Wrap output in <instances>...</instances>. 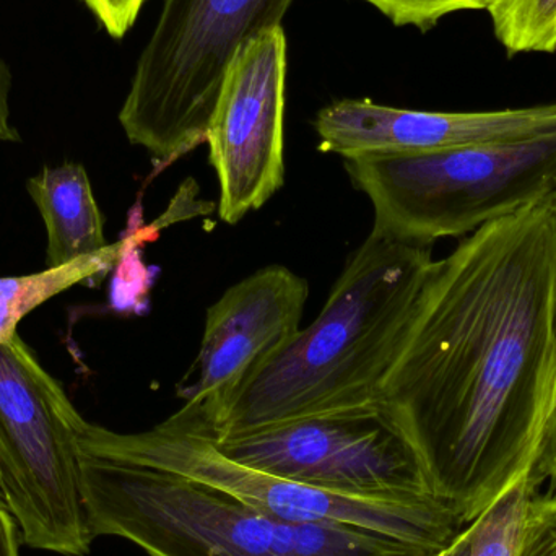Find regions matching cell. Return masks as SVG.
<instances>
[{
	"label": "cell",
	"instance_id": "1",
	"mask_svg": "<svg viewBox=\"0 0 556 556\" xmlns=\"http://www.w3.org/2000/svg\"><path fill=\"white\" fill-rule=\"evenodd\" d=\"M556 404V191L434 261L381 407L467 526L531 473Z\"/></svg>",
	"mask_w": 556,
	"mask_h": 556
},
{
	"label": "cell",
	"instance_id": "2",
	"mask_svg": "<svg viewBox=\"0 0 556 556\" xmlns=\"http://www.w3.org/2000/svg\"><path fill=\"white\" fill-rule=\"evenodd\" d=\"M431 247L371 231L350 256L319 316L260 366L204 425L212 438L381 405L427 278Z\"/></svg>",
	"mask_w": 556,
	"mask_h": 556
},
{
	"label": "cell",
	"instance_id": "3",
	"mask_svg": "<svg viewBox=\"0 0 556 556\" xmlns=\"http://www.w3.org/2000/svg\"><path fill=\"white\" fill-rule=\"evenodd\" d=\"M80 467L93 538L126 539L149 556L434 555L363 529L270 518L214 486L153 467L85 453Z\"/></svg>",
	"mask_w": 556,
	"mask_h": 556
},
{
	"label": "cell",
	"instance_id": "4",
	"mask_svg": "<svg viewBox=\"0 0 556 556\" xmlns=\"http://www.w3.org/2000/svg\"><path fill=\"white\" fill-rule=\"evenodd\" d=\"M375 211L372 231L431 247L464 238L556 191V136L414 155L343 159Z\"/></svg>",
	"mask_w": 556,
	"mask_h": 556
},
{
	"label": "cell",
	"instance_id": "5",
	"mask_svg": "<svg viewBox=\"0 0 556 556\" xmlns=\"http://www.w3.org/2000/svg\"><path fill=\"white\" fill-rule=\"evenodd\" d=\"M78 447L91 456L188 477L281 521L363 529L433 554L467 528L459 513L440 498H352L254 469L222 453L204 431L172 417L140 433H116L84 418Z\"/></svg>",
	"mask_w": 556,
	"mask_h": 556
},
{
	"label": "cell",
	"instance_id": "6",
	"mask_svg": "<svg viewBox=\"0 0 556 556\" xmlns=\"http://www.w3.org/2000/svg\"><path fill=\"white\" fill-rule=\"evenodd\" d=\"M293 0H165L119 113L127 139L160 166L207 142L225 75L250 39L280 26Z\"/></svg>",
	"mask_w": 556,
	"mask_h": 556
},
{
	"label": "cell",
	"instance_id": "7",
	"mask_svg": "<svg viewBox=\"0 0 556 556\" xmlns=\"http://www.w3.org/2000/svg\"><path fill=\"white\" fill-rule=\"evenodd\" d=\"M81 420L61 382L18 333L0 342V496L29 548L90 554Z\"/></svg>",
	"mask_w": 556,
	"mask_h": 556
},
{
	"label": "cell",
	"instance_id": "8",
	"mask_svg": "<svg viewBox=\"0 0 556 556\" xmlns=\"http://www.w3.org/2000/svg\"><path fill=\"white\" fill-rule=\"evenodd\" d=\"M212 440L238 463L337 495L386 502L438 498L410 441L381 405Z\"/></svg>",
	"mask_w": 556,
	"mask_h": 556
},
{
	"label": "cell",
	"instance_id": "9",
	"mask_svg": "<svg viewBox=\"0 0 556 556\" xmlns=\"http://www.w3.org/2000/svg\"><path fill=\"white\" fill-rule=\"evenodd\" d=\"M285 80L281 26L250 39L225 75L205 143L227 224L263 207L283 186Z\"/></svg>",
	"mask_w": 556,
	"mask_h": 556
},
{
	"label": "cell",
	"instance_id": "10",
	"mask_svg": "<svg viewBox=\"0 0 556 556\" xmlns=\"http://www.w3.org/2000/svg\"><path fill=\"white\" fill-rule=\"evenodd\" d=\"M309 287L283 266L238 281L208 309L198 356L199 378L175 414L204 425L231 394L301 329Z\"/></svg>",
	"mask_w": 556,
	"mask_h": 556
},
{
	"label": "cell",
	"instance_id": "11",
	"mask_svg": "<svg viewBox=\"0 0 556 556\" xmlns=\"http://www.w3.org/2000/svg\"><path fill=\"white\" fill-rule=\"evenodd\" d=\"M314 127L320 150L337 153L342 159L414 155L556 136V103L516 110L441 113L402 110L369 100H342L320 110Z\"/></svg>",
	"mask_w": 556,
	"mask_h": 556
},
{
	"label": "cell",
	"instance_id": "12",
	"mask_svg": "<svg viewBox=\"0 0 556 556\" xmlns=\"http://www.w3.org/2000/svg\"><path fill=\"white\" fill-rule=\"evenodd\" d=\"M48 233L46 267L65 266L106 250L104 220L91 189L87 169L80 163L45 166L26 181Z\"/></svg>",
	"mask_w": 556,
	"mask_h": 556
},
{
	"label": "cell",
	"instance_id": "13",
	"mask_svg": "<svg viewBox=\"0 0 556 556\" xmlns=\"http://www.w3.org/2000/svg\"><path fill=\"white\" fill-rule=\"evenodd\" d=\"M127 240L55 269L46 267L29 276L0 278V342L16 333L20 320L62 291L93 278L106 276L116 266Z\"/></svg>",
	"mask_w": 556,
	"mask_h": 556
},
{
	"label": "cell",
	"instance_id": "14",
	"mask_svg": "<svg viewBox=\"0 0 556 556\" xmlns=\"http://www.w3.org/2000/svg\"><path fill=\"white\" fill-rule=\"evenodd\" d=\"M489 15L509 55L556 51V0H498Z\"/></svg>",
	"mask_w": 556,
	"mask_h": 556
},
{
	"label": "cell",
	"instance_id": "15",
	"mask_svg": "<svg viewBox=\"0 0 556 556\" xmlns=\"http://www.w3.org/2000/svg\"><path fill=\"white\" fill-rule=\"evenodd\" d=\"M538 485L525 477L470 522V556H516L529 502Z\"/></svg>",
	"mask_w": 556,
	"mask_h": 556
},
{
	"label": "cell",
	"instance_id": "16",
	"mask_svg": "<svg viewBox=\"0 0 556 556\" xmlns=\"http://www.w3.org/2000/svg\"><path fill=\"white\" fill-rule=\"evenodd\" d=\"M384 13L397 26L428 29L451 13L486 10L498 0H363Z\"/></svg>",
	"mask_w": 556,
	"mask_h": 556
},
{
	"label": "cell",
	"instance_id": "17",
	"mask_svg": "<svg viewBox=\"0 0 556 556\" xmlns=\"http://www.w3.org/2000/svg\"><path fill=\"white\" fill-rule=\"evenodd\" d=\"M516 556H556V495L531 496Z\"/></svg>",
	"mask_w": 556,
	"mask_h": 556
},
{
	"label": "cell",
	"instance_id": "18",
	"mask_svg": "<svg viewBox=\"0 0 556 556\" xmlns=\"http://www.w3.org/2000/svg\"><path fill=\"white\" fill-rule=\"evenodd\" d=\"M113 38H123L136 22L146 0H84Z\"/></svg>",
	"mask_w": 556,
	"mask_h": 556
},
{
	"label": "cell",
	"instance_id": "19",
	"mask_svg": "<svg viewBox=\"0 0 556 556\" xmlns=\"http://www.w3.org/2000/svg\"><path fill=\"white\" fill-rule=\"evenodd\" d=\"M529 477L539 489H542V483L548 482L547 493L556 495V404Z\"/></svg>",
	"mask_w": 556,
	"mask_h": 556
},
{
	"label": "cell",
	"instance_id": "20",
	"mask_svg": "<svg viewBox=\"0 0 556 556\" xmlns=\"http://www.w3.org/2000/svg\"><path fill=\"white\" fill-rule=\"evenodd\" d=\"M10 91L12 72L0 55V142H20L22 137L10 123Z\"/></svg>",
	"mask_w": 556,
	"mask_h": 556
},
{
	"label": "cell",
	"instance_id": "21",
	"mask_svg": "<svg viewBox=\"0 0 556 556\" xmlns=\"http://www.w3.org/2000/svg\"><path fill=\"white\" fill-rule=\"evenodd\" d=\"M18 525L0 496V556H20Z\"/></svg>",
	"mask_w": 556,
	"mask_h": 556
},
{
	"label": "cell",
	"instance_id": "22",
	"mask_svg": "<svg viewBox=\"0 0 556 556\" xmlns=\"http://www.w3.org/2000/svg\"><path fill=\"white\" fill-rule=\"evenodd\" d=\"M438 556H470V525Z\"/></svg>",
	"mask_w": 556,
	"mask_h": 556
},
{
	"label": "cell",
	"instance_id": "23",
	"mask_svg": "<svg viewBox=\"0 0 556 556\" xmlns=\"http://www.w3.org/2000/svg\"><path fill=\"white\" fill-rule=\"evenodd\" d=\"M441 552H443V551H441ZM441 552H440V554H441ZM440 554H434V555H430V556H438V555H440Z\"/></svg>",
	"mask_w": 556,
	"mask_h": 556
}]
</instances>
